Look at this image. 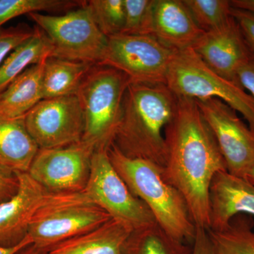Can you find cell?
Wrapping results in <instances>:
<instances>
[{"mask_svg":"<svg viewBox=\"0 0 254 254\" xmlns=\"http://www.w3.org/2000/svg\"><path fill=\"white\" fill-rule=\"evenodd\" d=\"M165 130V178L186 200L195 227L209 228V190L214 177L227 171L213 131L194 99L178 97Z\"/></svg>","mask_w":254,"mask_h":254,"instance_id":"obj_1","label":"cell"},{"mask_svg":"<svg viewBox=\"0 0 254 254\" xmlns=\"http://www.w3.org/2000/svg\"><path fill=\"white\" fill-rule=\"evenodd\" d=\"M178 96L166 83H130L113 144L130 158L145 159L165 167V130L176 112Z\"/></svg>","mask_w":254,"mask_h":254,"instance_id":"obj_2","label":"cell"},{"mask_svg":"<svg viewBox=\"0 0 254 254\" xmlns=\"http://www.w3.org/2000/svg\"><path fill=\"white\" fill-rule=\"evenodd\" d=\"M108 153L119 175L148 207L159 226L175 240L193 244L196 227L186 200L166 180L163 167L145 159L127 156L113 143Z\"/></svg>","mask_w":254,"mask_h":254,"instance_id":"obj_3","label":"cell"},{"mask_svg":"<svg viewBox=\"0 0 254 254\" xmlns=\"http://www.w3.org/2000/svg\"><path fill=\"white\" fill-rule=\"evenodd\" d=\"M130 83L125 73L103 64L93 65L83 78L76 95L84 117L82 141L95 150H108L114 143Z\"/></svg>","mask_w":254,"mask_h":254,"instance_id":"obj_4","label":"cell"},{"mask_svg":"<svg viewBox=\"0 0 254 254\" xmlns=\"http://www.w3.org/2000/svg\"><path fill=\"white\" fill-rule=\"evenodd\" d=\"M112 217L83 191L50 192L32 217L27 235L45 252L60 242L98 228Z\"/></svg>","mask_w":254,"mask_h":254,"instance_id":"obj_5","label":"cell"},{"mask_svg":"<svg viewBox=\"0 0 254 254\" xmlns=\"http://www.w3.org/2000/svg\"><path fill=\"white\" fill-rule=\"evenodd\" d=\"M166 84L178 97L203 100L217 98L239 112L254 131V100L233 82L219 76L192 49L177 51Z\"/></svg>","mask_w":254,"mask_h":254,"instance_id":"obj_6","label":"cell"},{"mask_svg":"<svg viewBox=\"0 0 254 254\" xmlns=\"http://www.w3.org/2000/svg\"><path fill=\"white\" fill-rule=\"evenodd\" d=\"M29 17L51 43V57L91 64H100L108 38L94 21L86 3L62 16L31 13Z\"/></svg>","mask_w":254,"mask_h":254,"instance_id":"obj_7","label":"cell"},{"mask_svg":"<svg viewBox=\"0 0 254 254\" xmlns=\"http://www.w3.org/2000/svg\"><path fill=\"white\" fill-rule=\"evenodd\" d=\"M82 191L132 232L157 224L148 207L131 193L114 168L108 150H95L89 178Z\"/></svg>","mask_w":254,"mask_h":254,"instance_id":"obj_8","label":"cell"},{"mask_svg":"<svg viewBox=\"0 0 254 254\" xmlns=\"http://www.w3.org/2000/svg\"><path fill=\"white\" fill-rule=\"evenodd\" d=\"M177 51L153 36L119 34L108 38L100 64L122 71L131 83H166Z\"/></svg>","mask_w":254,"mask_h":254,"instance_id":"obj_9","label":"cell"},{"mask_svg":"<svg viewBox=\"0 0 254 254\" xmlns=\"http://www.w3.org/2000/svg\"><path fill=\"white\" fill-rule=\"evenodd\" d=\"M213 131L228 173L247 180L254 168V131L237 111L217 98L195 100Z\"/></svg>","mask_w":254,"mask_h":254,"instance_id":"obj_10","label":"cell"},{"mask_svg":"<svg viewBox=\"0 0 254 254\" xmlns=\"http://www.w3.org/2000/svg\"><path fill=\"white\" fill-rule=\"evenodd\" d=\"M25 123L39 149L77 143L84 133V117L76 95L41 100L25 115Z\"/></svg>","mask_w":254,"mask_h":254,"instance_id":"obj_11","label":"cell"},{"mask_svg":"<svg viewBox=\"0 0 254 254\" xmlns=\"http://www.w3.org/2000/svg\"><path fill=\"white\" fill-rule=\"evenodd\" d=\"M94 147L81 141L62 148L39 149L28 174L50 192H78L89 178Z\"/></svg>","mask_w":254,"mask_h":254,"instance_id":"obj_12","label":"cell"},{"mask_svg":"<svg viewBox=\"0 0 254 254\" xmlns=\"http://www.w3.org/2000/svg\"><path fill=\"white\" fill-rule=\"evenodd\" d=\"M192 49L214 72L235 83L237 71L252 55L233 17L223 27L205 33Z\"/></svg>","mask_w":254,"mask_h":254,"instance_id":"obj_13","label":"cell"},{"mask_svg":"<svg viewBox=\"0 0 254 254\" xmlns=\"http://www.w3.org/2000/svg\"><path fill=\"white\" fill-rule=\"evenodd\" d=\"M241 214L254 216V185L248 180L220 172L209 190V228L220 231Z\"/></svg>","mask_w":254,"mask_h":254,"instance_id":"obj_14","label":"cell"},{"mask_svg":"<svg viewBox=\"0 0 254 254\" xmlns=\"http://www.w3.org/2000/svg\"><path fill=\"white\" fill-rule=\"evenodd\" d=\"M16 175L17 191L0 203V247H14L25 238L32 217L48 191L28 173Z\"/></svg>","mask_w":254,"mask_h":254,"instance_id":"obj_15","label":"cell"},{"mask_svg":"<svg viewBox=\"0 0 254 254\" xmlns=\"http://www.w3.org/2000/svg\"><path fill=\"white\" fill-rule=\"evenodd\" d=\"M204 33L182 0H155L152 36L164 44L177 51L192 48Z\"/></svg>","mask_w":254,"mask_h":254,"instance_id":"obj_16","label":"cell"},{"mask_svg":"<svg viewBox=\"0 0 254 254\" xmlns=\"http://www.w3.org/2000/svg\"><path fill=\"white\" fill-rule=\"evenodd\" d=\"M132 232L112 218L98 228L60 242L42 254H124Z\"/></svg>","mask_w":254,"mask_h":254,"instance_id":"obj_17","label":"cell"},{"mask_svg":"<svg viewBox=\"0 0 254 254\" xmlns=\"http://www.w3.org/2000/svg\"><path fill=\"white\" fill-rule=\"evenodd\" d=\"M38 150L26 128L25 116L0 118V168L28 173Z\"/></svg>","mask_w":254,"mask_h":254,"instance_id":"obj_18","label":"cell"},{"mask_svg":"<svg viewBox=\"0 0 254 254\" xmlns=\"http://www.w3.org/2000/svg\"><path fill=\"white\" fill-rule=\"evenodd\" d=\"M46 60L26 68L0 94V118L24 117L43 100L42 76Z\"/></svg>","mask_w":254,"mask_h":254,"instance_id":"obj_19","label":"cell"},{"mask_svg":"<svg viewBox=\"0 0 254 254\" xmlns=\"http://www.w3.org/2000/svg\"><path fill=\"white\" fill-rule=\"evenodd\" d=\"M93 64L60 58H47L42 76L43 100L76 95Z\"/></svg>","mask_w":254,"mask_h":254,"instance_id":"obj_20","label":"cell"},{"mask_svg":"<svg viewBox=\"0 0 254 254\" xmlns=\"http://www.w3.org/2000/svg\"><path fill=\"white\" fill-rule=\"evenodd\" d=\"M51 43L39 28L7 57L0 66V94L26 68L51 57Z\"/></svg>","mask_w":254,"mask_h":254,"instance_id":"obj_21","label":"cell"},{"mask_svg":"<svg viewBox=\"0 0 254 254\" xmlns=\"http://www.w3.org/2000/svg\"><path fill=\"white\" fill-rule=\"evenodd\" d=\"M124 254H193V248L170 237L155 224L132 232Z\"/></svg>","mask_w":254,"mask_h":254,"instance_id":"obj_22","label":"cell"},{"mask_svg":"<svg viewBox=\"0 0 254 254\" xmlns=\"http://www.w3.org/2000/svg\"><path fill=\"white\" fill-rule=\"evenodd\" d=\"M252 219L235 217L220 231L208 230L214 254H254Z\"/></svg>","mask_w":254,"mask_h":254,"instance_id":"obj_23","label":"cell"},{"mask_svg":"<svg viewBox=\"0 0 254 254\" xmlns=\"http://www.w3.org/2000/svg\"><path fill=\"white\" fill-rule=\"evenodd\" d=\"M197 26L204 33L223 27L232 18L227 0H182Z\"/></svg>","mask_w":254,"mask_h":254,"instance_id":"obj_24","label":"cell"},{"mask_svg":"<svg viewBox=\"0 0 254 254\" xmlns=\"http://www.w3.org/2000/svg\"><path fill=\"white\" fill-rule=\"evenodd\" d=\"M86 4L105 36L123 34L125 24L124 0H91Z\"/></svg>","mask_w":254,"mask_h":254,"instance_id":"obj_25","label":"cell"},{"mask_svg":"<svg viewBox=\"0 0 254 254\" xmlns=\"http://www.w3.org/2000/svg\"><path fill=\"white\" fill-rule=\"evenodd\" d=\"M155 0H124L125 24L123 34L153 35V14Z\"/></svg>","mask_w":254,"mask_h":254,"instance_id":"obj_26","label":"cell"},{"mask_svg":"<svg viewBox=\"0 0 254 254\" xmlns=\"http://www.w3.org/2000/svg\"><path fill=\"white\" fill-rule=\"evenodd\" d=\"M74 3L64 0H0V28L12 18L43 11H55Z\"/></svg>","mask_w":254,"mask_h":254,"instance_id":"obj_27","label":"cell"},{"mask_svg":"<svg viewBox=\"0 0 254 254\" xmlns=\"http://www.w3.org/2000/svg\"><path fill=\"white\" fill-rule=\"evenodd\" d=\"M34 33V30L26 26L0 28V66L8 56L23 41L27 40Z\"/></svg>","mask_w":254,"mask_h":254,"instance_id":"obj_28","label":"cell"},{"mask_svg":"<svg viewBox=\"0 0 254 254\" xmlns=\"http://www.w3.org/2000/svg\"><path fill=\"white\" fill-rule=\"evenodd\" d=\"M232 17L240 27L246 43L254 55V14L247 10L232 7Z\"/></svg>","mask_w":254,"mask_h":254,"instance_id":"obj_29","label":"cell"},{"mask_svg":"<svg viewBox=\"0 0 254 254\" xmlns=\"http://www.w3.org/2000/svg\"><path fill=\"white\" fill-rule=\"evenodd\" d=\"M236 84L243 90H247L254 100V55H252L248 60L237 71Z\"/></svg>","mask_w":254,"mask_h":254,"instance_id":"obj_30","label":"cell"},{"mask_svg":"<svg viewBox=\"0 0 254 254\" xmlns=\"http://www.w3.org/2000/svg\"><path fill=\"white\" fill-rule=\"evenodd\" d=\"M18 188L16 173L0 168V203L11 198L16 193Z\"/></svg>","mask_w":254,"mask_h":254,"instance_id":"obj_31","label":"cell"},{"mask_svg":"<svg viewBox=\"0 0 254 254\" xmlns=\"http://www.w3.org/2000/svg\"><path fill=\"white\" fill-rule=\"evenodd\" d=\"M192 248L193 254H214L208 230L201 227H196Z\"/></svg>","mask_w":254,"mask_h":254,"instance_id":"obj_32","label":"cell"},{"mask_svg":"<svg viewBox=\"0 0 254 254\" xmlns=\"http://www.w3.org/2000/svg\"><path fill=\"white\" fill-rule=\"evenodd\" d=\"M33 245L31 237L26 235L18 245L11 247H0V254H18L21 251Z\"/></svg>","mask_w":254,"mask_h":254,"instance_id":"obj_33","label":"cell"},{"mask_svg":"<svg viewBox=\"0 0 254 254\" xmlns=\"http://www.w3.org/2000/svg\"><path fill=\"white\" fill-rule=\"evenodd\" d=\"M230 3L232 7L247 10L254 14V0H232Z\"/></svg>","mask_w":254,"mask_h":254,"instance_id":"obj_34","label":"cell"},{"mask_svg":"<svg viewBox=\"0 0 254 254\" xmlns=\"http://www.w3.org/2000/svg\"><path fill=\"white\" fill-rule=\"evenodd\" d=\"M18 254H42V252L36 250L33 246H31L21 251Z\"/></svg>","mask_w":254,"mask_h":254,"instance_id":"obj_35","label":"cell"},{"mask_svg":"<svg viewBox=\"0 0 254 254\" xmlns=\"http://www.w3.org/2000/svg\"><path fill=\"white\" fill-rule=\"evenodd\" d=\"M247 180H248L250 183L254 185V168L249 173L248 176L247 177Z\"/></svg>","mask_w":254,"mask_h":254,"instance_id":"obj_36","label":"cell"}]
</instances>
